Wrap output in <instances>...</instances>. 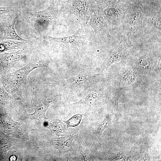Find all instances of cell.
Segmentation results:
<instances>
[{
    "label": "cell",
    "mask_w": 161,
    "mask_h": 161,
    "mask_svg": "<svg viewBox=\"0 0 161 161\" xmlns=\"http://www.w3.org/2000/svg\"><path fill=\"white\" fill-rule=\"evenodd\" d=\"M62 0V1H64V0Z\"/></svg>",
    "instance_id": "cell-21"
},
{
    "label": "cell",
    "mask_w": 161,
    "mask_h": 161,
    "mask_svg": "<svg viewBox=\"0 0 161 161\" xmlns=\"http://www.w3.org/2000/svg\"><path fill=\"white\" fill-rule=\"evenodd\" d=\"M129 48L121 41L109 55L103 65V69H107L112 64L117 63L126 57L129 53Z\"/></svg>",
    "instance_id": "cell-2"
},
{
    "label": "cell",
    "mask_w": 161,
    "mask_h": 161,
    "mask_svg": "<svg viewBox=\"0 0 161 161\" xmlns=\"http://www.w3.org/2000/svg\"><path fill=\"white\" fill-rule=\"evenodd\" d=\"M97 5L102 7H111L113 4L114 0H95Z\"/></svg>",
    "instance_id": "cell-18"
},
{
    "label": "cell",
    "mask_w": 161,
    "mask_h": 161,
    "mask_svg": "<svg viewBox=\"0 0 161 161\" xmlns=\"http://www.w3.org/2000/svg\"><path fill=\"white\" fill-rule=\"evenodd\" d=\"M15 157L14 156H12L10 157V160L11 161L15 160Z\"/></svg>",
    "instance_id": "cell-20"
},
{
    "label": "cell",
    "mask_w": 161,
    "mask_h": 161,
    "mask_svg": "<svg viewBox=\"0 0 161 161\" xmlns=\"http://www.w3.org/2000/svg\"><path fill=\"white\" fill-rule=\"evenodd\" d=\"M10 10V8L0 6V14L3 12H9Z\"/></svg>",
    "instance_id": "cell-19"
},
{
    "label": "cell",
    "mask_w": 161,
    "mask_h": 161,
    "mask_svg": "<svg viewBox=\"0 0 161 161\" xmlns=\"http://www.w3.org/2000/svg\"><path fill=\"white\" fill-rule=\"evenodd\" d=\"M82 115L77 114L72 116L68 120L63 121L65 124L66 129L70 127H74L78 126L80 123L82 119Z\"/></svg>",
    "instance_id": "cell-12"
},
{
    "label": "cell",
    "mask_w": 161,
    "mask_h": 161,
    "mask_svg": "<svg viewBox=\"0 0 161 161\" xmlns=\"http://www.w3.org/2000/svg\"><path fill=\"white\" fill-rule=\"evenodd\" d=\"M99 103V98L97 94L95 92H92L75 103L86 104L90 106L93 110Z\"/></svg>",
    "instance_id": "cell-7"
},
{
    "label": "cell",
    "mask_w": 161,
    "mask_h": 161,
    "mask_svg": "<svg viewBox=\"0 0 161 161\" xmlns=\"http://www.w3.org/2000/svg\"><path fill=\"white\" fill-rule=\"evenodd\" d=\"M89 24L95 31L99 33L107 34L108 32L107 24L103 16L99 12H94L92 13Z\"/></svg>",
    "instance_id": "cell-4"
},
{
    "label": "cell",
    "mask_w": 161,
    "mask_h": 161,
    "mask_svg": "<svg viewBox=\"0 0 161 161\" xmlns=\"http://www.w3.org/2000/svg\"><path fill=\"white\" fill-rule=\"evenodd\" d=\"M129 16L128 21L129 28L134 30L140 28L143 16L142 11L140 9L135 10Z\"/></svg>",
    "instance_id": "cell-5"
},
{
    "label": "cell",
    "mask_w": 161,
    "mask_h": 161,
    "mask_svg": "<svg viewBox=\"0 0 161 161\" xmlns=\"http://www.w3.org/2000/svg\"><path fill=\"white\" fill-rule=\"evenodd\" d=\"M62 4L66 10L85 21L92 15L94 7L93 0H64Z\"/></svg>",
    "instance_id": "cell-1"
},
{
    "label": "cell",
    "mask_w": 161,
    "mask_h": 161,
    "mask_svg": "<svg viewBox=\"0 0 161 161\" xmlns=\"http://www.w3.org/2000/svg\"><path fill=\"white\" fill-rule=\"evenodd\" d=\"M138 65L143 70L148 71L151 68V62L149 58L147 56H142L138 59Z\"/></svg>",
    "instance_id": "cell-11"
},
{
    "label": "cell",
    "mask_w": 161,
    "mask_h": 161,
    "mask_svg": "<svg viewBox=\"0 0 161 161\" xmlns=\"http://www.w3.org/2000/svg\"><path fill=\"white\" fill-rule=\"evenodd\" d=\"M110 121L109 117H106L99 125L97 130L98 136L100 137L104 130L108 126Z\"/></svg>",
    "instance_id": "cell-16"
},
{
    "label": "cell",
    "mask_w": 161,
    "mask_h": 161,
    "mask_svg": "<svg viewBox=\"0 0 161 161\" xmlns=\"http://www.w3.org/2000/svg\"><path fill=\"white\" fill-rule=\"evenodd\" d=\"M105 13L108 18L114 19L117 18L118 12L117 9L112 8L106 9Z\"/></svg>",
    "instance_id": "cell-17"
},
{
    "label": "cell",
    "mask_w": 161,
    "mask_h": 161,
    "mask_svg": "<svg viewBox=\"0 0 161 161\" xmlns=\"http://www.w3.org/2000/svg\"><path fill=\"white\" fill-rule=\"evenodd\" d=\"M47 128L58 136H64L67 134L65 125L58 119L52 120L48 123Z\"/></svg>",
    "instance_id": "cell-6"
},
{
    "label": "cell",
    "mask_w": 161,
    "mask_h": 161,
    "mask_svg": "<svg viewBox=\"0 0 161 161\" xmlns=\"http://www.w3.org/2000/svg\"><path fill=\"white\" fill-rule=\"evenodd\" d=\"M21 43L16 41L8 40L0 44V51H3L19 48Z\"/></svg>",
    "instance_id": "cell-10"
},
{
    "label": "cell",
    "mask_w": 161,
    "mask_h": 161,
    "mask_svg": "<svg viewBox=\"0 0 161 161\" xmlns=\"http://www.w3.org/2000/svg\"><path fill=\"white\" fill-rule=\"evenodd\" d=\"M136 78L135 75L132 71L127 70L123 74L122 80L124 83L129 85L133 83Z\"/></svg>",
    "instance_id": "cell-13"
},
{
    "label": "cell",
    "mask_w": 161,
    "mask_h": 161,
    "mask_svg": "<svg viewBox=\"0 0 161 161\" xmlns=\"http://www.w3.org/2000/svg\"><path fill=\"white\" fill-rule=\"evenodd\" d=\"M18 18V16H16L13 21L12 25L9 26L7 28L5 31L6 38L9 39L27 41H28L25 40L19 36L15 30V25Z\"/></svg>",
    "instance_id": "cell-8"
},
{
    "label": "cell",
    "mask_w": 161,
    "mask_h": 161,
    "mask_svg": "<svg viewBox=\"0 0 161 161\" xmlns=\"http://www.w3.org/2000/svg\"><path fill=\"white\" fill-rule=\"evenodd\" d=\"M81 38L80 34L78 32L74 35L65 37L54 38L50 36L48 37V39L51 41L66 44H72L76 43Z\"/></svg>",
    "instance_id": "cell-9"
},
{
    "label": "cell",
    "mask_w": 161,
    "mask_h": 161,
    "mask_svg": "<svg viewBox=\"0 0 161 161\" xmlns=\"http://www.w3.org/2000/svg\"><path fill=\"white\" fill-rule=\"evenodd\" d=\"M78 129L77 133L74 135V140L77 143L78 146V151L82 155L84 161H88L89 157L88 151L81 145L78 138Z\"/></svg>",
    "instance_id": "cell-14"
},
{
    "label": "cell",
    "mask_w": 161,
    "mask_h": 161,
    "mask_svg": "<svg viewBox=\"0 0 161 161\" xmlns=\"http://www.w3.org/2000/svg\"><path fill=\"white\" fill-rule=\"evenodd\" d=\"M21 52L10 53H4L1 55V57L5 61H10L20 58L23 55Z\"/></svg>",
    "instance_id": "cell-15"
},
{
    "label": "cell",
    "mask_w": 161,
    "mask_h": 161,
    "mask_svg": "<svg viewBox=\"0 0 161 161\" xmlns=\"http://www.w3.org/2000/svg\"><path fill=\"white\" fill-rule=\"evenodd\" d=\"M74 135L68 134L60 137L55 138L54 143L55 147L61 154H64L73 151L72 144Z\"/></svg>",
    "instance_id": "cell-3"
}]
</instances>
